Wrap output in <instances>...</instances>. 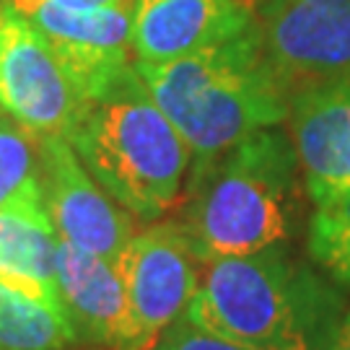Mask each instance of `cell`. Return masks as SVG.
Segmentation results:
<instances>
[{
  "label": "cell",
  "instance_id": "1",
  "mask_svg": "<svg viewBox=\"0 0 350 350\" xmlns=\"http://www.w3.org/2000/svg\"><path fill=\"white\" fill-rule=\"evenodd\" d=\"M187 314L247 350H332L348 312L332 278L273 247L202 265Z\"/></svg>",
  "mask_w": 350,
  "mask_h": 350
},
{
  "label": "cell",
  "instance_id": "2",
  "mask_svg": "<svg viewBox=\"0 0 350 350\" xmlns=\"http://www.w3.org/2000/svg\"><path fill=\"white\" fill-rule=\"evenodd\" d=\"M299 156L280 127L192 163L179 224L202 262L291 247L301 215Z\"/></svg>",
  "mask_w": 350,
  "mask_h": 350
},
{
  "label": "cell",
  "instance_id": "3",
  "mask_svg": "<svg viewBox=\"0 0 350 350\" xmlns=\"http://www.w3.org/2000/svg\"><path fill=\"white\" fill-rule=\"evenodd\" d=\"M68 143L104 192L143 221L172 211L192 166V150L153 101L135 63L83 101Z\"/></svg>",
  "mask_w": 350,
  "mask_h": 350
},
{
  "label": "cell",
  "instance_id": "4",
  "mask_svg": "<svg viewBox=\"0 0 350 350\" xmlns=\"http://www.w3.org/2000/svg\"><path fill=\"white\" fill-rule=\"evenodd\" d=\"M135 70L189 146L192 163L288 120V96L260 57L254 18L247 31L215 47L169 63H135Z\"/></svg>",
  "mask_w": 350,
  "mask_h": 350
},
{
  "label": "cell",
  "instance_id": "5",
  "mask_svg": "<svg viewBox=\"0 0 350 350\" xmlns=\"http://www.w3.org/2000/svg\"><path fill=\"white\" fill-rule=\"evenodd\" d=\"M254 37L283 94L350 78V0H257Z\"/></svg>",
  "mask_w": 350,
  "mask_h": 350
},
{
  "label": "cell",
  "instance_id": "6",
  "mask_svg": "<svg viewBox=\"0 0 350 350\" xmlns=\"http://www.w3.org/2000/svg\"><path fill=\"white\" fill-rule=\"evenodd\" d=\"M202 265L179 221H153L133 234L117 262L130 319L127 350H150L187 314L200 288Z\"/></svg>",
  "mask_w": 350,
  "mask_h": 350
},
{
  "label": "cell",
  "instance_id": "7",
  "mask_svg": "<svg viewBox=\"0 0 350 350\" xmlns=\"http://www.w3.org/2000/svg\"><path fill=\"white\" fill-rule=\"evenodd\" d=\"M5 5L47 42L65 73L73 78L83 101L96 96L133 65V5L81 8L52 0H5Z\"/></svg>",
  "mask_w": 350,
  "mask_h": 350
},
{
  "label": "cell",
  "instance_id": "8",
  "mask_svg": "<svg viewBox=\"0 0 350 350\" xmlns=\"http://www.w3.org/2000/svg\"><path fill=\"white\" fill-rule=\"evenodd\" d=\"M81 109L83 96L47 42L8 11L0 34V112L42 140L68 138Z\"/></svg>",
  "mask_w": 350,
  "mask_h": 350
},
{
  "label": "cell",
  "instance_id": "9",
  "mask_svg": "<svg viewBox=\"0 0 350 350\" xmlns=\"http://www.w3.org/2000/svg\"><path fill=\"white\" fill-rule=\"evenodd\" d=\"M39 192L57 239L120 262L133 239V215L91 176L68 138L37 140Z\"/></svg>",
  "mask_w": 350,
  "mask_h": 350
},
{
  "label": "cell",
  "instance_id": "10",
  "mask_svg": "<svg viewBox=\"0 0 350 350\" xmlns=\"http://www.w3.org/2000/svg\"><path fill=\"white\" fill-rule=\"evenodd\" d=\"M286 122L309 200L350 195V78L291 96Z\"/></svg>",
  "mask_w": 350,
  "mask_h": 350
},
{
  "label": "cell",
  "instance_id": "11",
  "mask_svg": "<svg viewBox=\"0 0 350 350\" xmlns=\"http://www.w3.org/2000/svg\"><path fill=\"white\" fill-rule=\"evenodd\" d=\"M247 0H133L130 47L135 63H169L247 31Z\"/></svg>",
  "mask_w": 350,
  "mask_h": 350
},
{
  "label": "cell",
  "instance_id": "12",
  "mask_svg": "<svg viewBox=\"0 0 350 350\" xmlns=\"http://www.w3.org/2000/svg\"><path fill=\"white\" fill-rule=\"evenodd\" d=\"M55 280L57 301L73 325L75 338L91 345L127 350L130 319L117 265L60 239L55 254Z\"/></svg>",
  "mask_w": 350,
  "mask_h": 350
},
{
  "label": "cell",
  "instance_id": "13",
  "mask_svg": "<svg viewBox=\"0 0 350 350\" xmlns=\"http://www.w3.org/2000/svg\"><path fill=\"white\" fill-rule=\"evenodd\" d=\"M57 231L42 198L0 208V283L37 299L57 301Z\"/></svg>",
  "mask_w": 350,
  "mask_h": 350
},
{
  "label": "cell",
  "instance_id": "14",
  "mask_svg": "<svg viewBox=\"0 0 350 350\" xmlns=\"http://www.w3.org/2000/svg\"><path fill=\"white\" fill-rule=\"evenodd\" d=\"M75 340L60 304L0 283V350H65Z\"/></svg>",
  "mask_w": 350,
  "mask_h": 350
},
{
  "label": "cell",
  "instance_id": "15",
  "mask_svg": "<svg viewBox=\"0 0 350 350\" xmlns=\"http://www.w3.org/2000/svg\"><path fill=\"white\" fill-rule=\"evenodd\" d=\"M306 250L338 286L350 288V195L314 205Z\"/></svg>",
  "mask_w": 350,
  "mask_h": 350
},
{
  "label": "cell",
  "instance_id": "16",
  "mask_svg": "<svg viewBox=\"0 0 350 350\" xmlns=\"http://www.w3.org/2000/svg\"><path fill=\"white\" fill-rule=\"evenodd\" d=\"M26 198H42L37 140L0 117V208Z\"/></svg>",
  "mask_w": 350,
  "mask_h": 350
},
{
  "label": "cell",
  "instance_id": "17",
  "mask_svg": "<svg viewBox=\"0 0 350 350\" xmlns=\"http://www.w3.org/2000/svg\"><path fill=\"white\" fill-rule=\"evenodd\" d=\"M150 350H247L226 340L218 332H211L200 327L189 314L179 317L174 325L163 332L161 338L156 340V345Z\"/></svg>",
  "mask_w": 350,
  "mask_h": 350
},
{
  "label": "cell",
  "instance_id": "18",
  "mask_svg": "<svg viewBox=\"0 0 350 350\" xmlns=\"http://www.w3.org/2000/svg\"><path fill=\"white\" fill-rule=\"evenodd\" d=\"M63 5H81V8H127L133 0H52Z\"/></svg>",
  "mask_w": 350,
  "mask_h": 350
},
{
  "label": "cell",
  "instance_id": "19",
  "mask_svg": "<svg viewBox=\"0 0 350 350\" xmlns=\"http://www.w3.org/2000/svg\"><path fill=\"white\" fill-rule=\"evenodd\" d=\"M332 350H350V309H348V314H345V322L340 327V335H338V340H335Z\"/></svg>",
  "mask_w": 350,
  "mask_h": 350
},
{
  "label": "cell",
  "instance_id": "20",
  "mask_svg": "<svg viewBox=\"0 0 350 350\" xmlns=\"http://www.w3.org/2000/svg\"><path fill=\"white\" fill-rule=\"evenodd\" d=\"M5 24H8V5H5V3H0V34H3Z\"/></svg>",
  "mask_w": 350,
  "mask_h": 350
},
{
  "label": "cell",
  "instance_id": "21",
  "mask_svg": "<svg viewBox=\"0 0 350 350\" xmlns=\"http://www.w3.org/2000/svg\"><path fill=\"white\" fill-rule=\"evenodd\" d=\"M0 3H5V0H0Z\"/></svg>",
  "mask_w": 350,
  "mask_h": 350
}]
</instances>
